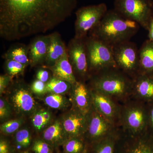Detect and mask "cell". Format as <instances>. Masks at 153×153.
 <instances>
[{"label": "cell", "mask_w": 153, "mask_h": 153, "mask_svg": "<svg viewBox=\"0 0 153 153\" xmlns=\"http://www.w3.org/2000/svg\"><path fill=\"white\" fill-rule=\"evenodd\" d=\"M49 68L52 71L53 76L68 81L72 85L77 81L68 60L67 52L54 66Z\"/></svg>", "instance_id": "ffe728a7"}, {"label": "cell", "mask_w": 153, "mask_h": 153, "mask_svg": "<svg viewBox=\"0 0 153 153\" xmlns=\"http://www.w3.org/2000/svg\"><path fill=\"white\" fill-rule=\"evenodd\" d=\"M146 103L153 102V74L139 73L133 78L132 94Z\"/></svg>", "instance_id": "9a60e30c"}, {"label": "cell", "mask_w": 153, "mask_h": 153, "mask_svg": "<svg viewBox=\"0 0 153 153\" xmlns=\"http://www.w3.org/2000/svg\"><path fill=\"white\" fill-rule=\"evenodd\" d=\"M36 76L37 79L45 83L48 82L50 79L49 72L44 69H38L36 73Z\"/></svg>", "instance_id": "8d00e7d4"}, {"label": "cell", "mask_w": 153, "mask_h": 153, "mask_svg": "<svg viewBox=\"0 0 153 153\" xmlns=\"http://www.w3.org/2000/svg\"><path fill=\"white\" fill-rule=\"evenodd\" d=\"M139 73L153 74V41L148 39L139 50Z\"/></svg>", "instance_id": "7402d4cb"}, {"label": "cell", "mask_w": 153, "mask_h": 153, "mask_svg": "<svg viewBox=\"0 0 153 153\" xmlns=\"http://www.w3.org/2000/svg\"><path fill=\"white\" fill-rule=\"evenodd\" d=\"M30 88L32 93L37 95H44L46 94V83L38 79L32 82Z\"/></svg>", "instance_id": "836d02e7"}, {"label": "cell", "mask_w": 153, "mask_h": 153, "mask_svg": "<svg viewBox=\"0 0 153 153\" xmlns=\"http://www.w3.org/2000/svg\"><path fill=\"white\" fill-rule=\"evenodd\" d=\"M57 150L39 137L34 139L30 151L34 153H55Z\"/></svg>", "instance_id": "4dcf8cb0"}, {"label": "cell", "mask_w": 153, "mask_h": 153, "mask_svg": "<svg viewBox=\"0 0 153 153\" xmlns=\"http://www.w3.org/2000/svg\"><path fill=\"white\" fill-rule=\"evenodd\" d=\"M44 101L47 106L55 109H65L71 103V100L62 94L47 93L44 94Z\"/></svg>", "instance_id": "4316f807"}, {"label": "cell", "mask_w": 153, "mask_h": 153, "mask_svg": "<svg viewBox=\"0 0 153 153\" xmlns=\"http://www.w3.org/2000/svg\"><path fill=\"white\" fill-rule=\"evenodd\" d=\"M34 139L30 131L28 128H24L14 134L12 141L17 151L20 153L30 150Z\"/></svg>", "instance_id": "cb8c5ba5"}, {"label": "cell", "mask_w": 153, "mask_h": 153, "mask_svg": "<svg viewBox=\"0 0 153 153\" xmlns=\"http://www.w3.org/2000/svg\"><path fill=\"white\" fill-rule=\"evenodd\" d=\"M49 35L37 36L30 42L29 48L30 65L32 67L44 65L49 46Z\"/></svg>", "instance_id": "e0dca14e"}, {"label": "cell", "mask_w": 153, "mask_h": 153, "mask_svg": "<svg viewBox=\"0 0 153 153\" xmlns=\"http://www.w3.org/2000/svg\"><path fill=\"white\" fill-rule=\"evenodd\" d=\"M48 51L44 66L49 68L67 53V47L62 40L60 33L55 32L49 35Z\"/></svg>", "instance_id": "ac0fdd59"}, {"label": "cell", "mask_w": 153, "mask_h": 153, "mask_svg": "<svg viewBox=\"0 0 153 153\" xmlns=\"http://www.w3.org/2000/svg\"><path fill=\"white\" fill-rule=\"evenodd\" d=\"M78 0H0V37L20 40L56 27L71 16Z\"/></svg>", "instance_id": "6da1fadb"}, {"label": "cell", "mask_w": 153, "mask_h": 153, "mask_svg": "<svg viewBox=\"0 0 153 153\" xmlns=\"http://www.w3.org/2000/svg\"><path fill=\"white\" fill-rule=\"evenodd\" d=\"M92 104L96 109L115 126H118L120 120V108L114 100L105 94L89 88Z\"/></svg>", "instance_id": "4fadbf2b"}, {"label": "cell", "mask_w": 153, "mask_h": 153, "mask_svg": "<svg viewBox=\"0 0 153 153\" xmlns=\"http://www.w3.org/2000/svg\"><path fill=\"white\" fill-rule=\"evenodd\" d=\"M22 117L8 120L1 124L0 126L1 134L4 136H8L14 134L24 123Z\"/></svg>", "instance_id": "83f0119b"}, {"label": "cell", "mask_w": 153, "mask_h": 153, "mask_svg": "<svg viewBox=\"0 0 153 153\" xmlns=\"http://www.w3.org/2000/svg\"><path fill=\"white\" fill-rule=\"evenodd\" d=\"M60 119L68 138H84L87 125L85 115L72 108Z\"/></svg>", "instance_id": "5bb4252c"}, {"label": "cell", "mask_w": 153, "mask_h": 153, "mask_svg": "<svg viewBox=\"0 0 153 153\" xmlns=\"http://www.w3.org/2000/svg\"><path fill=\"white\" fill-rule=\"evenodd\" d=\"M70 93L73 108L86 115L92 105L89 88L84 82L77 81L72 85Z\"/></svg>", "instance_id": "2e32d148"}, {"label": "cell", "mask_w": 153, "mask_h": 153, "mask_svg": "<svg viewBox=\"0 0 153 153\" xmlns=\"http://www.w3.org/2000/svg\"><path fill=\"white\" fill-rule=\"evenodd\" d=\"M55 153H60V152H57Z\"/></svg>", "instance_id": "b9f144b4"}, {"label": "cell", "mask_w": 153, "mask_h": 153, "mask_svg": "<svg viewBox=\"0 0 153 153\" xmlns=\"http://www.w3.org/2000/svg\"><path fill=\"white\" fill-rule=\"evenodd\" d=\"M87 125L84 138L87 145L98 141L119 131L111 123L96 109L92 104L86 114Z\"/></svg>", "instance_id": "30bf717a"}, {"label": "cell", "mask_w": 153, "mask_h": 153, "mask_svg": "<svg viewBox=\"0 0 153 153\" xmlns=\"http://www.w3.org/2000/svg\"><path fill=\"white\" fill-rule=\"evenodd\" d=\"M120 131L87 145L86 153H116L117 143Z\"/></svg>", "instance_id": "44dd1931"}, {"label": "cell", "mask_w": 153, "mask_h": 153, "mask_svg": "<svg viewBox=\"0 0 153 153\" xmlns=\"http://www.w3.org/2000/svg\"><path fill=\"white\" fill-rule=\"evenodd\" d=\"M89 79V88L113 100L125 99L132 94V78L117 67L103 69L92 74Z\"/></svg>", "instance_id": "3957f363"}, {"label": "cell", "mask_w": 153, "mask_h": 153, "mask_svg": "<svg viewBox=\"0 0 153 153\" xmlns=\"http://www.w3.org/2000/svg\"><path fill=\"white\" fill-rule=\"evenodd\" d=\"M148 31L149 32V40H151L152 41H153V17H152L150 21L149 24V27H148Z\"/></svg>", "instance_id": "74e56055"}, {"label": "cell", "mask_w": 153, "mask_h": 153, "mask_svg": "<svg viewBox=\"0 0 153 153\" xmlns=\"http://www.w3.org/2000/svg\"><path fill=\"white\" fill-rule=\"evenodd\" d=\"M120 108V123L123 132L138 135L146 133L148 122L146 104L136 99Z\"/></svg>", "instance_id": "5b68a950"}, {"label": "cell", "mask_w": 153, "mask_h": 153, "mask_svg": "<svg viewBox=\"0 0 153 153\" xmlns=\"http://www.w3.org/2000/svg\"><path fill=\"white\" fill-rule=\"evenodd\" d=\"M140 27L136 22L127 19L114 9L108 10L88 36L98 38L109 45L130 41Z\"/></svg>", "instance_id": "7a4b0ae2"}, {"label": "cell", "mask_w": 153, "mask_h": 153, "mask_svg": "<svg viewBox=\"0 0 153 153\" xmlns=\"http://www.w3.org/2000/svg\"><path fill=\"white\" fill-rule=\"evenodd\" d=\"M72 84L70 82L52 76L46 83V94H64L70 92Z\"/></svg>", "instance_id": "d4e9b609"}, {"label": "cell", "mask_w": 153, "mask_h": 153, "mask_svg": "<svg viewBox=\"0 0 153 153\" xmlns=\"http://www.w3.org/2000/svg\"><path fill=\"white\" fill-rule=\"evenodd\" d=\"M152 17H153V4L152 6Z\"/></svg>", "instance_id": "ab89813d"}, {"label": "cell", "mask_w": 153, "mask_h": 153, "mask_svg": "<svg viewBox=\"0 0 153 153\" xmlns=\"http://www.w3.org/2000/svg\"><path fill=\"white\" fill-rule=\"evenodd\" d=\"M25 153H33V152H31V151L30 150L25 151Z\"/></svg>", "instance_id": "f35d334b"}, {"label": "cell", "mask_w": 153, "mask_h": 153, "mask_svg": "<svg viewBox=\"0 0 153 153\" xmlns=\"http://www.w3.org/2000/svg\"><path fill=\"white\" fill-rule=\"evenodd\" d=\"M20 153H25V152H21Z\"/></svg>", "instance_id": "60d3db41"}, {"label": "cell", "mask_w": 153, "mask_h": 153, "mask_svg": "<svg viewBox=\"0 0 153 153\" xmlns=\"http://www.w3.org/2000/svg\"><path fill=\"white\" fill-rule=\"evenodd\" d=\"M146 105L148 122L146 133L153 139V102L146 104Z\"/></svg>", "instance_id": "e575fe53"}, {"label": "cell", "mask_w": 153, "mask_h": 153, "mask_svg": "<svg viewBox=\"0 0 153 153\" xmlns=\"http://www.w3.org/2000/svg\"><path fill=\"white\" fill-rule=\"evenodd\" d=\"M0 153H19L12 140L1 137L0 139Z\"/></svg>", "instance_id": "d6a6232c"}, {"label": "cell", "mask_w": 153, "mask_h": 153, "mask_svg": "<svg viewBox=\"0 0 153 153\" xmlns=\"http://www.w3.org/2000/svg\"><path fill=\"white\" fill-rule=\"evenodd\" d=\"M106 4L85 6L75 12L74 38H85L91 30L96 27L107 12Z\"/></svg>", "instance_id": "ba28073f"}, {"label": "cell", "mask_w": 153, "mask_h": 153, "mask_svg": "<svg viewBox=\"0 0 153 153\" xmlns=\"http://www.w3.org/2000/svg\"><path fill=\"white\" fill-rule=\"evenodd\" d=\"M85 38L74 37L69 41L67 46L68 60L76 80L81 82L90 77Z\"/></svg>", "instance_id": "8fae6325"}, {"label": "cell", "mask_w": 153, "mask_h": 153, "mask_svg": "<svg viewBox=\"0 0 153 153\" xmlns=\"http://www.w3.org/2000/svg\"><path fill=\"white\" fill-rule=\"evenodd\" d=\"M87 145L84 138H68L62 146L63 153H86Z\"/></svg>", "instance_id": "484cf974"}, {"label": "cell", "mask_w": 153, "mask_h": 153, "mask_svg": "<svg viewBox=\"0 0 153 153\" xmlns=\"http://www.w3.org/2000/svg\"><path fill=\"white\" fill-rule=\"evenodd\" d=\"M8 100L13 110L22 117L32 115L38 110L30 86L22 81L11 84L8 90Z\"/></svg>", "instance_id": "52a82bcc"}, {"label": "cell", "mask_w": 153, "mask_h": 153, "mask_svg": "<svg viewBox=\"0 0 153 153\" xmlns=\"http://www.w3.org/2000/svg\"></svg>", "instance_id": "7bdbcfd3"}, {"label": "cell", "mask_w": 153, "mask_h": 153, "mask_svg": "<svg viewBox=\"0 0 153 153\" xmlns=\"http://www.w3.org/2000/svg\"><path fill=\"white\" fill-rule=\"evenodd\" d=\"M40 137L47 142L55 149H57L68 138L64 128L61 119L52 123L42 132Z\"/></svg>", "instance_id": "d6986e66"}, {"label": "cell", "mask_w": 153, "mask_h": 153, "mask_svg": "<svg viewBox=\"0 0 153 153\" xmlns=\"http://www.w3.org/2000/svg\"><path fill=\"white\" fill-rule=\"evenodd\" d=\"M27 66L13 60H5L4 68L7 74L12 79L15 76L23 74Z\"/></svg>", "instance_id": "f546056e"}, {"label": "cell", "mask_w": 153, "mask_h": 153, "mask_svg": "<svg viewBox=\"0 0 153 153\" xmlns=\"http://www.w3.org/2000/svg\"><path fill=\"white\" fill-rule=\"evenodd\" d=\"M12 79L8 74L1 75L0 76V94L1 95L8 87Z\"/></svg>", "instance_id": "d590c367"}, {"label": "cell", "mask_w": 153, "mask_h": 153, "mask_svg": "<svg viewBox=\"0 0 153 153\" xmlns=\"http://www.w3.org/2000/svg\"><path fill=\"white\" fill-rule=\"evenodd\" d=\"M29 48L23 44H18L10 47L3 55L5 60H13L28 66L30 65Z\"/></svg>", "instance_id": "603a6c76"}, {"label": "cell", "mask_w": 153, "mask_h": 153, "mask_svg": "<svg viewBox=\"0 0 153 153\" xmlns=\"http://www.w3.org/2000/svg\"><path fill=\"white\" fill-rule=\"evenodd\" d=\"M116 153H153V139L146 133L131 135L120 132Z\"/></svg>", "instance_id": "7c38bea8"}, {"label": "cell", "mask_w": 153, "mask_h": 153, "mask_svg": "<svg viewBox=\"0 0 153 153\" xmlns=\"http://www.w3.org/2000/svg\"><path fill=\"white\" fill-rule=\"evenodd\" d=\"M153 0H114V10L148 30L152 17Z\"/></svg>", "instance_id": "8992f818"}, {"label": "cell", "mask_w": 153, "mask_h": 153, "mask_svg": "<svg viewBox=\"0 0 153 153\" xmlns=\"http://www.w3.org/2000/svg\"><path fill=\"white\" fill-rule=\"evenodd\" d=\"M117 68L133 78L139 73V53L136 44L130 41L111 46Z\"/></svg>", "instance_id": "9c48e42d"}, {"label": "cell", "mask_w": 153, "mask_h": 153, "mask_svg": "<svg viewBox=\"0 0 153 153\" xmlns=\"http://www.w3.org/2000/svg\"><path fill=\"white\" fill-rule=\"evenodd\" d=\"M85 41L90 77L103 69L117 67L111 45L89 36L85 38Z\"/></svg>", "instance_id": "277c9868"}, {"label": "cell", "mask_w": 153, "mask_h": 153, "mask_svg": "<svg viewBox=\"0 0 153 153\" xmlns=\"http://www.w3.org/2000/svg\"><path fill=\"white\" fill-rule=\"evenodd\" d=\"M13 109L7 100L3 97L0 99V119L1 122L5 121L10 117Z\"/></svg>", "instance_id": "1f68e13d"}, {"label": "cell", "mask_w": 153, "mask_h": 153, "mask_svg": "<svg viewBox=\"0 0 153 153\" xmlns=\"http://www.w3.org/2000/svg\"><path fill=\"white\" fill-rule=\"evenodd\" d=\"M31 123L35 131L38 133H42L51 123L44 117L42 109L37 110L32 115Z\"/></svg>", "instance_id": "f1b7e54d"}]
</instances>
